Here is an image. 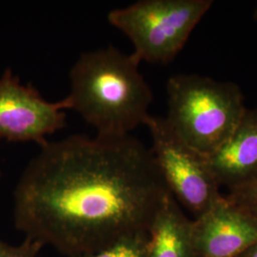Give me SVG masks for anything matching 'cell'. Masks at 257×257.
I'll use <instances>...</instances> for the list:
<instances>
[{"mask_svg": "<svg viewBox=\"0 0 257 257\" xmlns=\"http://www.w3.org/2000/svg\"><path fill=\"white\" fill-rule=\"evenodd\" d=\"M43 247L41 243L30 238L17 246L0 241V257H37Z\"/></svg>", "mask_w": 257, "mask_h": 257, "instance_id": "obj_12", "label": "cell"}, {"mask_svg": "<svg viewBox=\"0 0 257 257\" xmlns=\"http://www.w3.org/2000/svg\"><path fill=\"white\" fill-rule=\"evenodd\" d=\"M40 148L16 188L15 224L66 256L148 232L170 193L151 149L131 135H74Z\"/></svg>", "mask_w": 257, "mask_h": 257, "instance_id": "obj_1", "label": "cell"}, {"mask_svg": "<svg viewBox=\"0 0 257 257\" xmlns=\"http://www.w3.org/2000/svg\"><path fill=\"white\" fill-rule=\"evenodd\" d=\"M147 247L148 232H138L76 257H146Z\"/></svg>", "mask_w": 257, "mask_h": 257, "instance_id": "obj_10", "label": "cell"}, {"mask_svg": "<svg viewBox=\"0 0 257 257\" xmlns=\"http://www.w3.org/2000/svg\"><path fill=\"white\" fill-rule=\"evenodd\" d=\"M227 198L257 218V179L230 191Z\"/></svg>", "mask_w": 257, "mask_h": 257, "instance_id": "obj_11", "label": "cell"}, {"mask_svg": "<svg viewBox=\"0 0 257 257\" xmlns=\"http://www.w3.org/2000/svg\"><path fill=\"white\" fill-rule=\"evenodd\" d=\"M206 159L219 187L232 191L257 179V106L247 110L228 140Z\"/></svg>", "mask_w": 257, "mask_h": 257, "instance_id": "obj_8", "label": "cell"}, {"mask_svg": "<svg viewBox=\"0 0 257 257\" xmlns=\"http://www.w3.org/2000/svg\"><path fill=\"white\" fill-rule=\"evenodd\" d=\"M168 114L175 134L205 157L228 140L247 111L240 87L199 74H179L168 79Z\"/></svg>", "mask_w": 257, "mask_h": 257, "instance_id": "obj_3", "label": "cell"}, {"mask_svg": "<svg viewBox=\"0 0 257 257\" xmlns=\"http://www.w3.org/2000/svg\"><path fill=\"white\" fill-rule=\"evenodd\" d=\"M195 257H239L257 242V218L227 196L194 218Z\"/></svg>", "mask_w": 257, "mask_h": 257, "instance_id": "obj_7", "label": "cell"}, {"mask_svg": "<svg viewBox=\"0 0 257 257\" xmlns=\"http://www.w3.org/2000/svg\"><path fill=\"white\" fill-rule=\"evenodd\" d=\"M139 64L113 46L83 53L70 71L69 110L79 113L96 136H128L144 125L154 98Z\"/></svg>", "mask_w": 257, "mask_h": 257, "instance_id": "obj_2", "label": "cell"}, {"mask_svg": "<svg viewBox=\"0 0 257 257\" xmlns=\"http://www.w3.org/2000/svg\"><path fill=\"white\" fill-rule=\"evenodd\" d=\"M189 219L169 193L157 209L148 230L146 257H195Z\"/></svg>", "mask_w": 257, "mask_h": 257, "instance_id": "obj_9", "label": "cell"}, {"mask_svg": "<svg viewBox=\"0 0 257 257\" xmlns=\"http://www.w3.org/2000/svg\"><path fill=\"white\" fill-rule=\"evenodd\" d=\"M212 0H140L111 10L108 21L128 37L138 61L168 64L182 51Z\"/></svg>", "mask_w": 257, "mask_h": 257, "instance_id": "obj_4", "label": "cell"}, {"mask_svg": "<svg viewBox=\"0 0 257 257\" xmlns=\"http://www.w3.org/2000/svg\"><path fill=\"white\" fill-rule=\"evenodd\" d=\"M144 125L151 134V151L168 191L195 218L200 216L222 196L206 157L185 143L165 117L150 114Z\"/></svg>", "mask_w": 257, "mask_h": 257, "instance_id": "obj_5", "label": "cell"}, {"mask_svg": "<svg viewBox=\"0 0 257 257\" xmlns=\"http://www.w3.org/2000/svg\"><path fill=\"white\" fill-rule=\"evenodd\" d=\"M66 98L47 101L36 88L23 85L12 70L0 77V138L14 142H36L40 147L48 137L66 126Z\"/></svg>", "mask_w": 257, "mask_h": 257, "instance_id": "obj_6", "label": "cell"}, {"mask_svg": "<svg viewBox=\"0 0 257 257\" xmlns=\"http://www.w3.org/2000/svg\"><path fill=\"white\" fill-rule=\"evenodd\" d=\"M253 19L255 20V22L257 23V4L255 9H254V13H253Z\"/></svg>", "mask_w": 257, "mask_h": 257, "instance_id": "obj_14", "label": "cell"}, {"mask_svg": "<svg viewBox=\"0 0 257 257\" xmlns=\"http://www.w3.org/2000/svg\"><path fill=\"white\" fill-rule=\"evenodd\" d=\"M239 257H257V242L244 251Z\"/></svg>", "mask_w": 257, "mask_h": 257, "instance_id": "obj_13", "label": "cell"}]
</instances>
